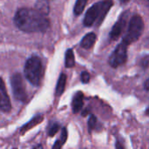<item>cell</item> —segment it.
I'll return each mask as SVG.
<instances>
[{"label":"cell","instance_id":"obj_25","mask_svg":"<svg viewBox=\"0 0 149 149\" xmlns=\"http://www.w3.org/2000/svg\"><path fill=\"white\" fill-rule=\"evenodd\" d=\"M13 149H17V148H13Z\"/></svg>","mask_w":149,"mask_h":149},{"label":"cell","instance_id":"obj_14","mask_svg":"<svg viewBox=\"0 0 149 149\" xmlns=\"http://www.w3.org/2000/svg\"><path fill=\"white\" fill-rule=\"evenodd\" d=\"M65 66L67 68H73L74 66V56L72 49H68L65 54Z\"/></svg>","mask_w":149,"mask_h":149},{"label":"cell","instance_id":"obj_11","mask_svg":"<svg viewBox=\"0 0 149 149\" xmlns=\"http://www.w3.org/2000/svg\"><path fill=\"white\" fill-rule=\"evenodd\" d=\"M43 116L42 115H37V116H35L34 118H33L28 123H26L22 128H21V133H24V132H26V131H28L29 129H31V128H33V127H34L35 125H39L42 120H43Z\"/></svg>","mask_w":149,"mask_h":149},{"label":"cell","instance_id":"obj_23","mask_svg":"<svg viewBox=\"0 0 149 149\" xmlns=\"http://www.w3.org/2000/svg\"><path fill=\"white\" fill-rule=\"evenodd\" d=\"M129 1V0H120V2L121 3H123V4H125V3H127Z\"/></svg>","mask_w":149,"mask_h":149},{"label":"cell","instance_id":"obj_15","mask_svg":"<svg viewBox=\"0 0 149 149\" xmlns=\"http://www.w3.org/2000/svg\"><path fill=\"white\" fill-rule=\"evenodd\" d=\"M88 0H77L76 5L74 7V13L76 15H80L84 12Z\"/></svg>","mask_w":149,"mask_h":149},{"label":"cell","instance_id":"obj_1","mask_svg":"<svg viewBox=\"0 0 149 149\" xmlns=\"http://www.w3.org/2000/svg\"><path fill=\"white\" fill-rule=\"evenodd\" d=\"M14 22L21 31L26 33L45 32L49 27V20L47 15L37 9H19L14 17Z\"/></svg>","mask_w":149,"mask_h":149},{"label":"cell","instance_id":"obj_18","mask_svg":"<svg viewBox=\"0 0 149 149\" xmlns=\"http://www.w3.org/2000/svg\"><path fill=\"white\" fill-rule=\"evenodd\" d=\"M81 79H82V82L84 84H88L90 82V79H91V76L90 74L87 72V71H84L82 74H81Z\"/></svg>","mask_w":149,"mask_h":149},{"label":"cell","instance_id":"obj_3","mask_svg":"<svg viewBox=\"0 0 149 149\" xmlns=\"http://www.w3.org/2000/svg\"><path fill=\"white\" fill-rule=\"evenodd\" d=\"M24 74L26 78L33 84L39 85L42 77V63L38 56L29 58L25 65Z\"/></svg>","mask_w":149,"mask_h":149},{"label":"cell","instance_id":"obj_10","mask_svg":"<svg viewBox=\"0 0 149 149\" xmlns=\"http://www.w3.org/2000/svg\"><path fill=\"white\" fill-rule=\"evenodd\" d=\"M96 40H97V35L94 33H90L83 38L81 41V47L85 49H90L93 47Z\"/></svg>","mask_w":149,"mask_h":149},{"label":"cell","instance_id":"obj_5","mask_svg":"<svg viewBox=\"0 0 149 149\" xmlns=\"http://www.w3.org/2000/svg\"><path fill=\"white\" fill-rule=\"evenodd\" d=\"M128 45L123 40L119 43L109 58V63L112 68H118L125 63L127 59Z\"/></svg>","mask_w":149,"mask_h":149},{"label":"cell","instance_id":"obj_19","mask_svg":"<svg viewBox=\"0 0 149 149\" xmlns=\"http://www.w3.org/2000/svg\"><path fill=\"white\" fill-rule=\"evenodd\" d=\"M140 65H141L143 68H147V67L149 66V55L145 56V57L142 59V61H141V62H140Z\"/></svg>","mask_w":149,"mask_h":149},{"label":"cell","instance_id":"obj_2","mask_svg":"<svg viewBox=\"0 0 149 149\" xmlns=\"http://www.w3.org/2000/svg\"><path fill=\"white\" fill-rule=\"evenodd\" d=\"M113 5L112 0H102L101 2L93 5L86 13L84 19V24L85 26H91L95 22L99 26L104 19L108 12Z\"/></svg>","mask_w":149,"mask_h":149},{"label":"cell","instance_id":"obj_17","mask_svg":"<svg viewBox=\"0 0 149 149\" xmlns=\"http://www.w3.org/2000/svg\"><path fill=\"white\" fill-rule=\"evenodd\" d=\"M97 125V118L94 115H91L89 121H88V126H89V130L90 132H91Z\"/></svg>","mask_w":149,"mask_h":149},{"label":"cell","instance_id":"obj_24","mask_svg":"<svg viewBox=\"0 0 149 149\" xmlns=\"http://www.w3.org/2000/svg\"><path fill=\"white\" fill-rule=\"evenodd\" d=\"M146 115H149V107L147 108V110H146Z\"/></svg>","mask_w":149,"mask_h":149},{"label":"cell","instance_id":"obj_12","mask_svg":"<svg viewBox=\"0 0 149 149\" xmlns=\"http://www.w3.org/2000/svg\"><path fill=\"white\" fill-rule=\"evenodd\" d=\"M66 82H67V77L65 74H61L59 80L57 82V86H56V90H55V94L56 96H61L65 90V86H66Z\"/></svg>","mask_w":149,"mask_h":149},{"label":"cell","instance_id":"obj_7","mask_svg":"<svg viewBox=\"0 0 149 149\" xmlns=\"http://www.w3.org/2000/svg\"><path fill=\"white\" fill-rule=\"evenodd\" d=\"M11 109H12V104H11L10 97L7 94L6 84L3 79L0 77V110L5 112H9Z\"/></svg>","mask_w":149,"mask_h":149},{"label":"cell","instance_id":"obj_16","mask_svg":"<svg viewBox=\"0 0 149 149\" xmlns=\"http://www.w3.org/2000/svg\"><path fill=\"white\" fill-rule=\"evenodd\" d=\"M59 128H60V125L58 123H53L49 125V128H48V131H47V133H48V136L50 137H53L55 135V133L59 131Z\"/></svg>","mask_w":149,"mask_h":149},{"label":"cell","instance_id":"obj_8","mask_svg":"<svg viewBox=\"0 0 149 149\" xmlns=\"http://www.w3.org/2000/svg\"><path fill=\"white\" fill-rule=\"evenodd\" d=\"M127 17H128V12L123 13L121 14V16L119 17V19H118V21L115 23V25L113 26V27L110 33V38L111 40H115L120 36V34L122 33V31L125 26Z\"/></svg>","mask_w":149,"mask_h":149},{"label":"cell","instance_id":"obj_22","mask_svg":"<svg viewBox=\"0 0 149 149\" xmlns=\"http://www.w3.org/2000/svg\"><path fill=\"white\" fill-rule=\"evenodd\" d=\"M33 149H43V146L41 145H38L37 146H35Z\"/></svg>","mask_w":149,"mask_h":149},{"label":"cell","instance_id":"obj_21","mask_svg":"<svg viewBox=\"0 0 149 149\" xmlns=\"http://www.w3.org/2000/svg\"><path fill=\"white\" fill-rule=\"evenodd\" d=\"M144 87H145V89H146V91H149V78H148V79H147V81L145 83Z\"/></svg>","mask_w":149,"mask_h":149},{"label":"cell","instance_id":"obj_20","mask_svg":"<svg viewBox=\"0 0 149 149\" xmlns=\"http://www.w3.org/2000/svg\"><path fill=\"white\" fill-rule=\"evenodd\" d=\"M115 146H116V149H124V146H122V144H121L119 141H117V142H116Z\"/></svg>","mask_w":149,"mask_h":149},{"label":"cell","instance_id":"obj_4","mask_svg":"<svg viewBox=\"0 0 149 149\" xmlns=\"http://www.w3.org/2000/svg\"><path fill=\"white\" fill-rule=\"evenodd\" d=\"M143 30H144V21L142 18L138 14L133 15L130 19L127 32L123 39V41L125 42L128 46L137 41L141 36Z\"/></svg>","mask_w":149,"mask_h":149},{"label":"cell","instance_id":"obj_6","mask_svg":"<svg viewBox=\"0 0 149 149\" xmlns=\"http://www.w3.org/2000/svg\"><path fill=\"white\" fill-rule=\"evenodd\" d=\"M11 84H12L13 95L16 97V99L21 102H26L27 99V95L20 74L16 73L13 74L11 77Z\"/></svg>","mask_w":149,"mask_h":149},{"label":"cell","instance_id":"obj_9","mask_svg":"<svg viewBox=\"0 0 149 149\" xmlns=\"http://www.w3.org/2000/svg\"><path fill=\"white\" fill-rule=\"evenodd\" d=\"M84 105V94L81 91H78L74 96L72 100V110L74 113L79 112Z\"/></svg>","mask_w":149,"mask_h":149},{"label":"cell","instance_id":"obj_13","mask_svg":"<svg viewBox=\"0 0 149 149\" xmlns=\"http://www.w3.org/2000/svg\"><path fill=\"white\" fill-rule=\"evenodd\" d=\"M67 138H68V132H67V129L64 127V128H62V130H61V133L60 139H57V140L54 142V144L52 149H61L62 146L64 145V143H65L66 140H67Z\"/></svg>","mask_w":149,"mask_h":149}]
</instances>
